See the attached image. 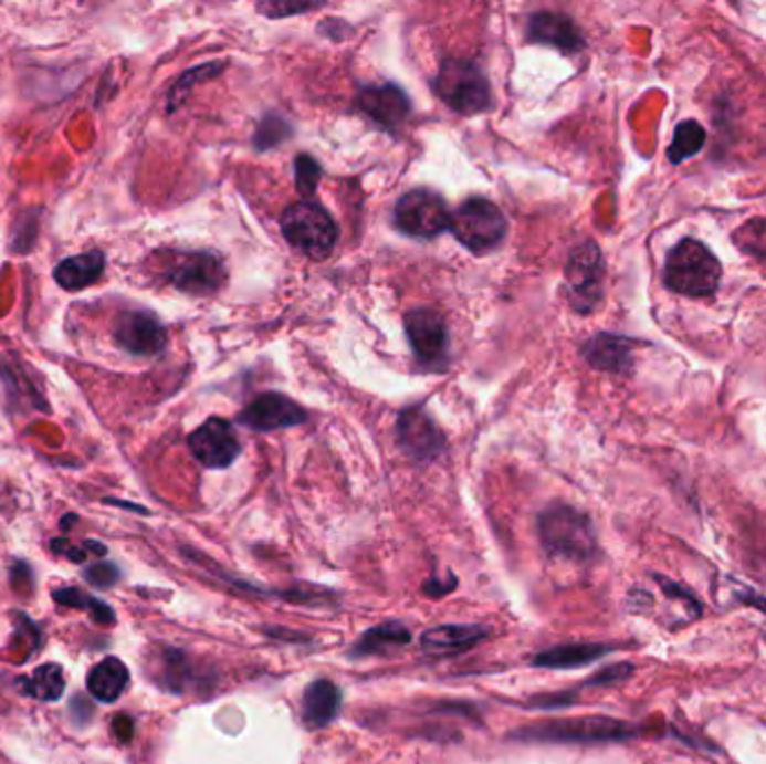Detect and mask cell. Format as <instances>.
Instances as JSON below:
<instances>
[{
  "label": "cell",
  "mask_w": 766,
  "mask_h": 764,
  "mask_svg": "<svg viewBox=\"0 0 766 764\" xmlns=\"http://www.w3.org/2000/svg\"><path fill=\"white\" fill-rule=\"evenodd\" d=\"M538 534L552 558L587 563L596 554V534L591 521L567 504H552L538 519Z\"/></svg>",
  "instance_id": "obj_1"
},
{
  "label": "cell",
  "mask_w": 766,
  "mask_h": 764,
  "mask_svg": "<svg viewBox=\"0 0 766 764\" xmlns=\"http://www.w3.org/2000/svg\"><path fill=\"white\" fill-rule=\"evenodd\" d=\"M637 735H639V729L634 724L606 718V715L541 722V724L523 726L516 733H511V737L523 740V742H563V744L623 742Z\"/></svg>",
  "instance_id": "obj_2"
},
{
  "label": "cell",
  "mask_w": 766,
  "mask_h": 764,
  "mask_svg": "<svg viewBox=\"0 0 766 764\" xmlns=\"http://www.w3.org/2000/svg\"><path fill=\"white\" fill-rule=\"evenodd\" d=\"M722 270L706 244L697 240H681L665 259L663 283L668 290L684 296H709L717 290Z\"/></svg>",
  "instance_id": "obj_3"
},
{
  "label": "cell",
  "mask_w": 766,
  "mask_h": 764,
  "mask_svg": "<svg viewBox=\"0 0 766 764\" xmlns=\"http://www.w3.org/2000/svg\"><path fill=\"white\" fill-rule=\"evenodd\" d=\"M281 231L294 249L312 261H325L338 240L334 218L314 200H301L287 207L281 218Z\"/></svg>",
  "instance_id": "obj_4"
},
{
  "label": "cell",
  "mask_w": 766,
  "mask_h": 764,
  "mask_svg": "<svg viewBox=\"0 0 766 764\" xmlns=\"http://www.w3.org/2000/svg\"><path fill=\"white\" fill-rule=\"evenodd\" d=\"M433 88L438 97L460 115H478L493 106L489 79L466 59H444Z\"/></svg>",
  "instance_id": "obj_5"
},
{
  "label": "cell",
  "mask_w": 766,
  "mask_h": 764,
  "mask_svg": "<svg viewBox=\"0 0 766 764\" xmlns=\"http://www.w3.org/2000/svg\"><path fill=\"white\" fill-rule=\"evenodd\" d=\"M161 272L176 290L193 296L216 294L227 281L222 259L211 251H170L164 257Z\"/></svg>",
  "instance_id": "obj_6"
},
{
  "label": "cell",
  "mask_w": 766,
  "mask_h": 764,
  "mask_svg": "<svg viewBox=\"0 0 766 764\" xmlns=\"http://www.w3.org/2000/svg\"><path fill=\"white\" fill-rule=\"evenodd\" d=\"M451 231L469 251L486 253L506 238V220L491 200L475 196L455 209Z\"/></svg>",
  "instance_id": "obj_7"
},
{
  "label": "cell",
  "mask_w": 766,
  "mask_h": 764,
  "mask_svg": "<svg viewBox=\"0 0 766 764\" xmlns=\"http://www.w3.org/2000/svg\"><path fill=\"white\" fill-rule=\"evenodd\" d=\"M451 220L447 200L431 189H412L395 205V224L410 238H438L451 229Z\"/></svg>",
  "instance_id": "obj_8"
},
{
  "label": "cell",
  "mask_w": 766,
  "mask_h": 764,
  "mask_svg": "<svg viewBox=\"0 0 766 764\" xmlns=\"http://www.w3.org/2000/svg\"><path fill=\"white\" fill-rule=\"evenodd\" d=\"M403 325L417 362L429 370H444L451 348L444 316L433 307H415L406 312Z\"/></svg>",
  "instance_id": "obj_9"
},
{
  "label": "cell",
  "mask_w": 766,
  "mask_h": 764,
  "mask_svg": "<svg viewBox=\"0 0 766 764\" xmlns=\"http://www.w3.org/2000/svg\"><path fill=\"white\" fill-rule=\"evenodd\" d=\"M567 292L578 312H591L601 301L604 257L594 242L576 247L567 263Z\"/></svg>",
  "instance_id": "obj_10"
},
{
  "label": "cell",
  "mask_w": 766,
  "mask_h": 764,
  "mask_svg": "<svg viewBox=\"0 0 766 764\" xmlns=\"http://www.w3.org/2000/svg\"><path fill=\"white\" fill-rule=\"evenodd\" d=\"M189 449L193 458L207 469H227L238 460L242 451L231 421L220 417L207 419L202 427H198L189 436Z\"/></svg>",
  "instance_id": "obj_11"
},
{
  "label": "cell",
  "mask_w": 766,
  "mask_h": 764,
  "mask_svg": "<svg viewBox=\"0 0 766 764\" xmlns=\"http://www.w3.org/2000/svg\"><path fill=\"white\" fill-rule=\"evenodd\" d=\"M397 440L401 451L415 462H431L447 447L438 423L421 408H406L399 412Z\"/></svg>",
  "instance_id": "obj_12"
},
{
  "label": "cell",
  "mask_w": 766,
  "mask_h": 764,
  "mask_svg": "<svg viewBox=\"0 0 766 764\" xmlns=\"http://www.w3.org/2000/svg\"><path fill=\"white\" fill-rule=\"evenodd\" d=\"M238 421L251 431L270 433L279 429L301 427V423L307 421V410L281 393H263L240 412Z\"/></svg>",
  "instance_id": "obj_13"
},
{
  "label": "cell",
  "mask_w": 766,
  "mask_h": 764,
  "mask_svg": "<svg viewBox=\"0 0 766 764\" xmlns=\"http://www.w3.org/2000/svg\"><path fill=\"white\" fill-rule=\"evenodd\" d=\"M115 342L135 357H155L166 348V329L161 321L146 310L124 312L115 325Z\"/></svg>",
  "instance_id": "obj_14"
},
{
  "label": "cell",
  "mask_w": 766,
  "mask_h": 764,
  "mask_svg": "<svg viewBox=\"0 0 766 764\" xmlns=\"http://www.w3.org/2000/svg\"><path fill=\"white\" fill-rule=\"evenodd\" d=\"M357 106L364 115H368L379 126L395 130L403 124L410 113L408 95L395 86V83H384V86H366L357 97Z\"/></svg>",
  "instance_id": "obj_15"
},
{
  "label": "cell",
  "mask_w": 766,
  "mask_h": 764,
  "mask_svg": "<svg viewBox=\"0 0 766 764\" xmlns=\"http://www.w3.org/2000/svg\"><path fill=\"white\" fill-rule=\"evenodd\" d=\"M527 41L538 45H549L556 50H563L567 54H574L583 50L585 41L576 23L558 12H538L527 23Z\"/></svg>",
  "instance_id": "obj_16"
},
{
  "label": "cell",
  "mask_w": 766,
  "mask_h": 764,
  "mask_svg": "<svg viewBox=\"0 0 766 764\" xmlns=\"http://www.w3.org/2000/svg\"><path fill=\"white\" fill-rule=\"evenodd\" d=\"M489 635L491 630L480 624H449V626H438V628L426 630L421 635V648L429 655L447 657V655H458L473 648L475 643L484 641Z\"/></svg>",
  "instance_id": "obj_17"
},
{
  "label": "cell",
  "mask_w": 766,
  "mask_h": 764,
  "mask_svg": "<svg viewBox=\"0 0 766 764\" xmlns=\"http://www.w3.org/2000/svg\"><path fill=\"white\" fill-rule=\"evenodd\" d=\"M104 270H106V257L99 249H95L59 263L54 270V281L67 292H81L88 285L97 283L104 276Z\"/></svg>",
  "instance_id": "obj_18"
},
{
  "label": "cell",
  "mask_w": 766,
  "mask_h": 764,
  "mask_svg": "<svg viewBox=\"0 0 766 764\" xmlns=\"http://www.w3.org/2000/svg\"><path fill=\"white\" fill-rule=\"evenodd\" d=\"M632 344L623 336L596 334L583 346V357L589 366L610 373H626L630 368Z\"/></svg>",
  "instance_id": "obj_19"
},
{
  "label": "cell",
  "mask_w": 766,
  "mask_h": 764,
  "mask_svg": "<svg viewBox=\"0 0 766 764\" xmlns=\"http://www.w3.org/2000/svg\"><path fill=\"white\" fill-rule=\"evenodd\" d=\"M340 691L329 679H316L303 695V722L307 729L327 726L340 709Z\"/></svg>",
  "instance_id": "obj_20"
},
{
  "label": "cell",
  "mask_w": 766,
  "mask_h": 764,
  "mask_svg": "<svg viewBox=\"0 0 766 764\" xmlns=\"http://www.w3.org/2000/svg\"><path fill=\"white\" fill-rule=\"evenodd\" d=\"M608 652H612V648L606 643H563V646L538 652L534 659V666L552 668V670L580 668L606 657Z\"/></svg>",
  "instance_id": "obj_21"
},
{
  "label": "cell",
  "mask_w": 766,
  "mask_h": 764,
  "mask_svg": "<svg viewBox=\"0 0 766 764\" xmlns=\"http://www.w3.org/2000/svg\"><path fill=\"white\" fill-rule=\"evenodd\" d=\"M130 672L117 657H106L88 674V691L99 702H117L128 689Z\"/></svg>",
  "instance_id": "obj_22"
},
{
  "label": "cell",
  "mask_w": 766,
  "mask_h": 764,
  "mask_svg": "<svg viewBox=\"0 0 766 764\" xmlns=\"http://www.w3.org/2000/svg\"><path fill=\"white\" fill-rule=\"evenodd\" d=\"M410 630L401 626L399 621H388L384 626H377L361 635V639L353 646V657H375V655H388L401 646L410 643Z\"/></svg>",
  "instance_id": "obj_23"
},
{
  "label": "cell",
  "mask_w": 766,
  "mask_h": 764,
  "mask_svg": "<svg viewBox=\"0 0 766 764\" xmlns=\"http://www.w3.org/2000/svg\"><path fill=\"white\" fill-rule=\"evenodd\" d=\"M21 684L25 687V691L32 698H36L41 702H54L65 691L63 668L59 663H43L32 672L30 679H23Z\"/></svg>",
  "instance_id": "obj_24"
},
{
  "label": "cell",
  "mask_w": 766,
  "mask_h": 764,
  "mask_svg": "<svg viewBox=\"0 0 766 764\" xmlns=\"http://www.w3.org/2000/svg\"><path fill=\"white\" fill-rule=\"evenodd\" d=\"M52 597L56 604L61 606H70V608H78V610H91L93 619L102 626H113L115 624V610L111 606H106L104 601L91 597V594H85L76 587H61L54 589Z\"/></svg>",
  "instance_id": "obj_25"
},
{
  "label": "cell",
  "mask_w": 766,
  "mask_h": 764,
  "mask_svg": "<svg viewBox=\"0 0 766 764\" xmlns=\"http://www.w3.org/2000/svg\"><path fill=\"white\" fill-rule=\"evenodd\" d=\"M706 144V130L702 124L697 122H684L679 124L674 135H672V144L668 148V157L674 164L686 161L689 157L697 155Z\"/></svg>",
  "instance_id": "obj_26"
},
{
  "label": "cell",
  "mask_w": 766,
  "mask_h": 764,
  "mask_svg": "<svg viewBox=\"0 0 766 764\" xmlns=\"http://www.w3.org/2000/svg\"><path fill=\"white\" fill-rule=\"evenodd\" d=\"M222 67H224V63L218 61V63H207V65H200V67H193V70L185 72V74L180 76V81L174 86V91H170V95H168V111L174 113V111L185 102V97H187V95L191 93V88H193V83L207 81V79L220 74Z\"/></svg>",
  "instance_id": "obj_27"
},
{
  "label": "cell",
  "mask_w": 766,
  "mask_h": 764,
  "mask_svg": "<svg viewBox=\"0 0 766 764\" xmlns=\"http://www.w3.org/2000/svg\"><path fill=\"white\" fill-rule=\"evenodd\" d=\"M290 135H292V128H290V124L283 117L267 115L261 122L259 130H255L253 144H255V148H259V150H267V148L281 146Z\"/></svg>",
  "instance_id": "obj_28"
},
{
  "label": "cell",
  "mask_w": 766,
  "mask_h": 764,
  "mask_svg": "<svg viewBox=\"0 0 766 764\" xmlns=\"http://www.w3.org/2000/svg\"><path fill=\"white\" fill-rule=\"evenodd\" d=\"M164 679H161V687L164 689H170L174 693H182L185 689V672H189V661L185 657V652H178V650H166L164 652Z\"/></svg>",
  "instance_id": "obj_29"
},
{
  "label": "cell",
  "mask_w": 766,
  "mask_h": 764,
  "mask_svg": "<svg viewBox=\"0 0 766 764\" xmlns=\"http://www.w3.org/2000/svg\"><path fill=\"white\" fill-rule=\"evenodd\" d=\"M294 174H296V189H298V193L309 200L314 196L316 187H318L321 176H323L318 161L312 155L301 153L296 157V161H294Z\"/></svg>",
  "instance_id": "obj_30"
},
{
  "label": "cell",
  "mask_w": 766,
  "mask_h": 764,
  "mask_svg": "<svg viewBox=\"0 0 766 764\" xmlns=\"http://www.w3.org/2000/svg\"><path fill=\"white\" fill-rule=\"evenodd\" d=\"M83 578L99 589H106L119 580V569L113 563H95L83 572Z\"/></svg>",
  "instance_id": "obj_31"
},
{
  "label": "cell",
  "mask_w": 766,
  "mask_h": 764,
  "mask_svg": "<svg viewBox=\"0 0 766 764\" xmlns=\"http://www.w3.org/2000/svg\"><path fill=\"white\" fill-rule=\"evenodd\" d=\"M632 666L630 663H617V666H610L606 670H601L599 674H594L591 679H587V687H612V684H619L623 682V679H628L632 674Z\"/></svg>",
  "instance_id": "obj_32"
},
{
  "label": "cell",
  "mask_w": 766,
  "mask_h": 764,
  "mask_svg": "<svg viewBox=\"0 0 766 764\" xmlns=\"http://www.w3.org/2000/svg\"><path fill=\"white\" fill-rule=\"evenodd\" d=\"M321 6H283V3H272V6H259V12L267 14L270 19H285L290 14H303L318 10Z\"/></svg>",
  "instance_id": "obj_33"
},
{
  "label": "cell",
  "mask_w": 766,
  "mask_h": 764,
  "mask_svg": "<svg viewBox=\"0 0 766 764\" xmlns=\"http://www.w3.org/2000/svg\"><path fill=\"white\" fill-rule=\"evenodd\" d=\"M113 731L117 735L119 742H130L133 740V733H135V726H133V720L128 715H117L115 722H113Z\"/></svg>",
  "instance_id": "obj_34"
},
{
  "label": "cell",
  "mask_w": 766,
  "mask_h": 764,
  "mask_svg": "<svg viewBox=\"0 0 766 764\" xmlns=\"http://www.w3.org/2000/svg\"><path fill=\"white\" fill-rule=\"evenodd\" d=\"M737 599H739L742 604L753 606L755 610H759V613H764V615H766V599H764V597H759L757 592H753V589H739Z\"/></svg>",
  "instance_id": "obj_35"
},
{
  "label": "cell",
  "mask_w": 766,
  "mask_h": 764,
  "mask_svg": "<svg viewBox=\"0 0 766 764\" xmlns=\"http://www.w3.org/2000/svg\"><path fill=\"white\" fill-rule=\"evenodd\" d=\"M569 702H574V698H569V695H543V698H536V700H534V704H536L538 709L565 707V704H569Z\"/></svg>",
  "instance_id": "obj_36"
}]
</instances>
